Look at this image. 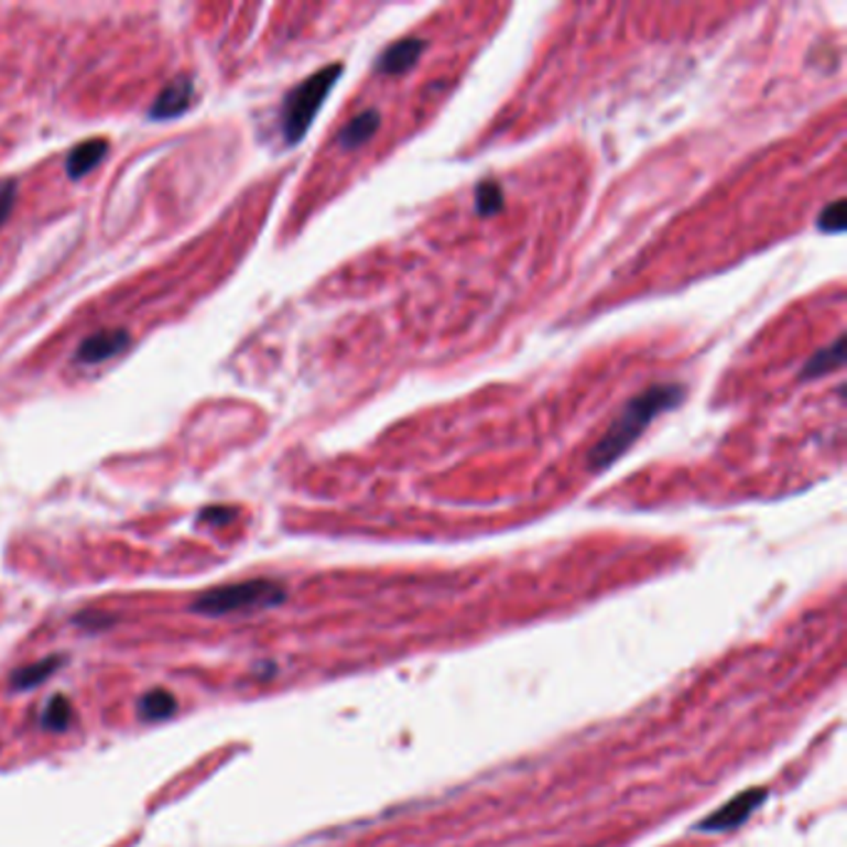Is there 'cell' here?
I'll list each match as a JSON object with an SVG mask.
<instances>
[{
    "label": "cell",
    "mask_w": 847,
    "mask_h": 847,
    "mask_svg": "<svg viewBox=\"0 0 847 847\" xmlns=\"http://www.w3.org/2000/svg\"><path fill=\"white\" fill-rule=\"evenodd\" d=\"M684 398L686 388L681 383L651 386L647 391L631 398V401L621 408V413L617 415V421L611 423L607 435H604L589 453L591 470H604V467L615 465L619 457L639 441L641 433L647 431L659 413L674 411V408L684 403Z\"/></svg>",
    "instance_id": "6da1fadb"
},
{
    "label": "cell",
    "mask_w": 847,
    "mask_h": 847,
    "mask_svg": "<svg viewBox=\"0 0 847 847\" xmlns=\"http://www.w3.org/2000/svg\"><path fill=\"white\" fill-rule=\"evenodd\" d=\"M286 599V591L274 579H247L237 584H224V587L204 591L194 599L192 611L202 617H229L247 615V611L279 607Z\"/></svg>",
    "instance_id": "7a4b0ae2"
},
{
    "label": "cell",
    "mask_w": 847,
    "mask_h": 847,
    "mask_svg": "<svg viewBox=\"0 0 847 847\" xmlns=\"http://www.w3.org/2000/svg\"><path fill=\"white\" fill-rule=\"evenodd\" d=\"M344 65H326L318 73L306 77L304 83L296 85L294 90L286 95L284 107H281V130H284V140L289 144H298L304 140L311 124H314L321 105L326 102L328 93L334 90L338 83Z\"/></svg>",
    "instance_id": "3957f363"
},
{
    "label": "cell",
    "mask_w": 847,
    "mask_h": 847,
    "mask_svg": "<svg viewBox=\"0 0 847 847\" xmlns=\"http://www.w3.org/2000/svg\"><path fill=\"white\" fill-rule=\"evenodd\" d=\"M765 795H768L765 788H751V791L738 793L736 797H731V801L720 805L714 815L704 817V821L696 825V830L701 833L736 830L738 825H743L748 817L758 811V805H763Z\"/></svg>",
    "instance_id": "277c9868"
},
{
    "label": "cell",
    "mask_w": 847,
    "mask_h": 847,
    "mask_svg": "<svg viewBox=\"0 0 847 847\" xmlns=\"http://www.w3.org/2000/svg\"><path fill=\"white\" fill-rule=\"evenodd\" d=\"M130 346V334L122 328H107V330H97L90 338H85L80 346L75 350V360L77 363H102V360L112 358Z\"/></svg>",
    "instance_id": "5b68a950"
},
{
    "label": "cell",
    "mask_w": 847,
    "mask_h": 847,
    "mask_svg": "<svg viewBox=\"0 0 847 847\" xmlns=\"http://www.w3.org/2000/svg\"><path fill=\"white\" fill-rule=\"evenodd\" d=\"M192 100H194V83L189 77H177V80H172L158 95V100H154L150 110V117L152 120H172V117L187 112Z\"/></svg>",
    "instance_id": "8992f818"
},
{
    "label": "cell",
    "mask_w": 847,
    "mask_h": 847,
    "mask_svg": "<svg viewBox=\"0 0 847 847\" xmlns=\"http://www.w3.org/2000/svg\"><path fill=\"white\" fill-rule=\"evenodd\" d=\"M423 51L425 41H421V37H403V41L393 43L378 55L376 70L381 75H403L417 63V57L423 55Z\"/></svg>",
    "instance_id": "52a82bcc"
},
{
    "label": "cell",
    "mask_w": 847,
    "mask_h": 847,
    "mask_svg": "<svg viewBox=\"0 0 847 847\" xmlns=\"http://www.w3.org/2000/svg\"><path fill=\"white\" fill-rule=\"evenodd\" d=\"M107 150H110V144H107V140L102 138H93L83 144H77V148L67 154V164H65L67 177L70 180L85 177L87 172H93L97 164L105 160Z\"/></svg>",
    "instance_id": "ba28073f"
},
{
    "label": "cell",
    "mask_w": 847,
    "mask_h": 847,
    "mask_svg": "<svg viewBox=\"0 0 847 847\" xmlns=\"http://www.w3.org/2000/svg\"><path fill=\"white\" fill-rule=\"evenodd\" d=\"M381 130V112L378 110H366L358 117H354L344 130L338 132V144L346 150H356L360 144H366L373 134Z\"/></svg>",
    "instance_id": "9c48e42d"
},
{
    "label": "cell",
    "mask_w": 847,
    "mask_h": 847,
    "mask_svg": "<svg viewBox=\"0 0 847 847\" xmlns=\"http://www.w3.org/2000/svg\"><path fill=\"white\" fill-rule=\"evenodd\" d=\"M845 360V338H835L830 346H825L817 350V354L813 358H807V363L803 366L801 371V381H815V378H821L825 373L835 371V368H840Z\"/></svg>",
    "instance_id": "30bf717a"
},
{
    "label": "cell",
    "mask_w": 847,
    "mask_h": 847,
    "mask_svg": "<svg viewBox=\"0 0 847 847\" xmlns=\"http://www.w3.org/2000/svg\"><path fill=\"white\" fill-rule=\"evenodd\" d=\"M63 664H65V656H47V659L35 661L31 666H21L18 671H13L11 688L31 691L35 686H41L43 681L51 678Z\"/></svg>",
    "instance_id": "8fae6325"
},
{
    "label": "cell",
    "mask_w": 847,
    "mask_h": 847,
    "mask_svg": "<svg viewBox=\"0 0 847 847\" xmlns=\"http://www.w3.org/2000/svg\"><path fill=\"white\" fill-rule=\"evenodd\" d=\"M174 714H177V698L167 688H152L140 698V718L148 720V724L164 720Z\"/></svg>",
    "instance_id": "7c38bea8"
},
{
    "label": "cell",
    "mask_w": 847,
    "mask_h": 847,
    "mask_svg": "<svg viewBox=\"0 0 847 847\" xmlns=\"http://www.w3.org/2000/svg\"><path fill=\"white\" fill-rule=\"evenodd\" d=\"M73 720H75V708L70 704V698L63 694H57L47 701L41 714V726L45 731H53V734L67 731V728L73 726Z\"/></svg>",
    "instance_id": "4fadbf2b"
},
{
    "label": "cell",
    "mask_w": 847,
    "mask_h": 847,
    "mask_svg": "<svg viewBox=\"0 0 847 847\" xmlns=\"http://www.w3.org/2000/svg\"><path fill=\"white\" fill-rule=\"evenodd\" d=\"M475 204H477V211L485 214V217H492V214H498L504 207V194H502L500 184L492 182V180H485V182L477 184Z\"/></svg>",
    "instance_id": "5bb4252c"
},
{
    "label": "cell",
    "mask_w": 847,
    "mask_h": 847,
    "mask_svg": "<svg viewBox=\"0 0 847 847\" xmlns=\"http://www.w3.org/2000/svg\"><path fill=\"white\" fill-rule=\"evenodd\" d=\"M817 229L827 234H840L845 229V199H835L827 204L817 217Z\"/></svg>",
    "instance_id": "9a60e30c"
},
{
    "label": "cell",
    "mask_w": 847,
    "mask_h": 847,
    "mask_svg": "<svg viewBox=\"0 0 847 847\" xmlns=\"http://www.w3.org/2000/svg\"><path fill=\"white\" fill-rule=\"evenodd\" d=\"M15 194H18V184L13 180L0 182V227H3V221L8 219V214L13 211Z\"/></svg>",
    "instance_id": "2e32d148"
},
{
    "label": "cell",
    "mask_w": 847,
    "mask_h": 847,
    "mask_svg": "<svg viewBox=\"0 0 847 847\" xmlns=\"http://www.w3.org/2000/svg\"><path fill=\"white\" fill-rule=\"evenodd\" d=\"M73 621L80 625V629H107L115 619L102 615V611H83V615H77Z\"/></svg>",
    "instance_id": "e0dca14e"
},
{
    "label": "cell",
    "mask_w": 847,
    "mask_h": 847,
    "mask_svg": "<svg viewBox=\"0 0 847 847\" xmlns=\"http://www.w3.org/2000/svg\"><path fill=\"white\" fill-rule=\"evenodd\" d=\"M234 518H237V510L231 508H207L199 514L202 522H214V524H227Z\"/></svg>",
    "instance_id": "ac0fdd59"
}]
</instances>
